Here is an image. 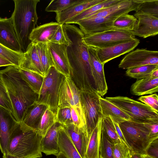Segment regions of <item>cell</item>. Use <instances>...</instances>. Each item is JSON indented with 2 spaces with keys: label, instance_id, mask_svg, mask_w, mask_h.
<instances>
[{
  "label": "cell",
  "instance_id": "10",
  "mask_svg": "<svg viewBox=\"0 0 158 158\" xmlns=\"http://www.w3.org/2000/svg\"><path fill=\"white\" fill-rule=\"evenodd\" d=\"M158 65V52L137 49L130 52L120 61L118 67L123 69L144 65Z\"/></svg>",
  "mask_w": 158,
  "mask_h": 158
},
{
  "label": "cell",
  "instance_id": "3",
  "mask_svg": "<svg viewBox=\"0 0 158 158\" xmlns=\"http://www.w3.org/2000/svg\"><path fill=\"white\" fill-rule=\"evenodd\" d=\"M15 8L10 17L22 52L31 43L30 35L35 27L38 17L36 6L39 0H14Z\"/></svg>",
  "mask_w": 158,
  "mask_h": 158
},
{
  "label": "cell",
  "instance_id": "1",
  "mask_svg": "<svg viewBox=\"0 0 158 158\" xmlns=\"http://www.w3.org/2000/svg\"><path fill=\"white\" fill-rule=\"evenodd\" d=\"M69 44L67 51L69 60L79 86L97 93L92 77L88 46L83 40L85 35L73 25L63 24Z\"/></svg>",
  "mask_w": 158,
  "mask_h": 158
},
{
  "label": "cell",
  "instance_id": "15",
  "mask_svg": "<svg viewBox=\"0 0 158 158\" xmlns=\"http://www.w3.org/2000/svg\"><path fill=\"white\" fill-rule=\"evenodd\" d=\"M139 40L135 38L110 47L95 48L100 61L104 65L109 61L131 52L139 45Z\"/></svg>",
  "mask_w": 158,
  "mask_h": 158
},
{
  "label": "cell",
  "instance_id": "22",
  "mask_svg": "<svg viewBox=\"0 0 158 158\" xmlns=\"http://www.w3.org/2000/svg\"><path fill=\"white\" fill-rule=\"evenodd\" d=\"M60 25L57 22H51L38 26L31 32L30 40L35 44L49 42Z\"/></svg>",
  "mask_w": 158,
  "mask_h": 158
},
{
  "label": "cell",
  "instance_id": "46",
  "mask_svg": "<svg viewBox=\"0 0 158 158\" xmlns=\"http://www.w3.org/2000/svg\"><path fill=\"white\" fill-rule=\"evenodd\" d=\"M113 122L117 133L118 136L121 141L124 142L127 145L126 142L123 135L122 132L119 127L118 123H117L114 122V121H113Z\"/></svg>",
  "mask_w": 158,
  "mask_h": 158
},
{
  "label": "cell",
  "instance_id": "24",
  "mask_svg": "<svg viewBox=\"0 0 158 158\" xmlns=\"http://www.w3.org/2000/svg\"><path fill=\"white\" fill-rule=\"evenodd\" d=\"M131 94L136 96L151 94L158 91V78H153L151 76L137 79L131 85Z\"/></svg>",
  "mask_w": 158,
  "mask_h": 158
},
{
  "label": "cell",
  "instance_id": "40",
  "mask_svg": "<svg viewBox=\"0 0 158 158\" xmlns=\"http://www.w3.org/2000/svg\"><path fill=\"white\" fill-rule=\"evenodd\" d=\"M0 106L9 111L15 118L14 111L10 98L5 86L0 78Z\"/></svg>",
  "mask_w": 158,
  "mask_h": 158
},
{
  "label": "cell",
  "instance_id": "14",
  "mask_svg": "<svg viewBox=\"0 0 158 158\" xmlns=\"http://www.w3.org/2000/svg\"><path fill=\"white\" fill-rule=\"evenodd\" d=\"M19 123L9 111L0 106V149L3 154L7 153L11 136Z\"/></svg>",
  "mask_w": 158,
  "mask_h": 158
},
{
  "label": "cell",
  "instance_id": "7",
  "mask_svg": "<svg viewBox=\"0 0 158 158\" xmlns=\"http://www.w3.org/2000/svg\"><path fill=\"white\" fill-rule=\"evenodd\" d=\"M63 76L53 66L51 67L44 78L38 95L36 102L47 106L56 115L58 108L59 92Z\"/></svg>",
  "mask_w": 158,
  "mask_h": 158
},
{
  "label": "cell",
  "instance_id": "36",
  "mask_svg": "<svg viewBox=\"0 0 158 158\" xmlns=\"http://www.w3.org/2000/svg\"><path fill=\"white\" fill-rule=\"evenodd\" d=\"M24 53L17 52L0 44V56L19 67L23 59Z\"/></svg>",
  "mask_w": 158,
  "mask_h": 158
},
{
  "label": "cell",
  "instance_id": "2",
  "mask_svg": "<svg viewBox=\"0 0 158 158\" xmlns=\"http://www.w3.org/2000/svg\"><path fill=\"white\" fill-rule=\"evenodd\" d=\"M0 78L10 98L15 118L20 123L27 109L36 102L38 94L22 79L19 67L12 65L0 70Z\"/></svg>",
  "mask_w": 158,
  "mask_h": 158
},
{
  "label": "cell",
  "instance_id": "34",
  "mask_svg": "<svg viewBox=\"0 0 158 158\" xmlns=\"http://www.w3.org/2000/svg\"><path fill=\"white\" fill-rule=\"evenodd\" d=\"M136 14H145L158 18V0H139Z\"/></svg>",
  "mask_w": 158,
  "mask_h": 158
},
{
  "label": "cell",
  "instance_id": "16",
  "mask_svg": "<svg viewBox=\"0 0 158 158\" xmlns=\"http://www.w3.org/2000/svg\"><path fill=\"white\" fill-rule=\"evenodd\" d=\"M136 24L131 33L135 36L145 38L158 34V18L145 14H134Z\"/></svg>",
  "mask_w": 158,
  "mask_h": 158
},
{
  "label": "cell",
  "instance_id": "17",
  "mask_svg": "<svg viewBox=\"0 0 158 158\" xmlns=\"http://www.w3.org/2000/svg\"><path fill=\"white\" fill-rule=\"evenodd\" d=\"M0 44L12 50L23 53L10 17L3 18L0 17Z\"/></svg>",
  "mask_w": 158,
  "mask_h": 158
},
{
  "label": "cell",
  "instance_id": "45",
  "mask_svg": "<svg viewBox=\"0 0 158 158\" xmlns=\"http://www.w3.org/2000/svg\"><path fill=\"white\" fill-rule=\"evenodd\" d=\"M144 154L154 158H158V138L150 143Z\"/></svg>",
  "mask_w": 158,
  "mask_h": 158
},
{
  "label": "cell",
  "instance_id": "51",
  "mask_svg": "<svg viewBox=\"0 0 158 158\" xmlns=\"http://www.w3.org/2000/svg\"><path fill=\"white\" fill-rule=\"evenodd\" d=\"M56 156V158H68L61 152H60L58 155Z\"/></svg>",
  "mask_w": 158,
  "mask_h": 158
},
{
  "label": "cell",
  "instance_id": "4",
  "mask_svg": "<svg viewBox=\"0 0 158 158\" xmlns=\"http://www.w3.org/2000/svg\"><path fill=\"white\" fill-rule=\"evenodd\" d=\"M42 138L37 130L19 123L11 136L7 153L19 158H41Z\"/></svg>",
  "mask_w": 158,
  "mask_h": 158
},
{
  "label": "cell",
  "instance_id": "31",
  "mask_svg": "<svg viewBox=\"0 0 158 158\" xmlns=\"http://www.w3.org/2000/svg\"><path fill=\"white\" fill-rule=\"evenodd\" d=\"M36 46L45 77L50 68L53 66L48 43H39L36 44Z\"/></svg>",
  "mask_w": 158,
  "mask_h": 158
},
{
  "label": "cell",
  "instance_id": "39",
  "mask_svg": "<svg viewBox=\"0 0 158 158\" xmlns=\"http://www.w3.org/2000/svg\"><path fill=\"white\" fill-rule=\"evenodd\" d=\"M56 121L63 126L73 124L71 115V107H58Z\"/></svg>",
  "mask_w": 158,
  "mask_h": 158
},
{
  "label": "cell",
  "instance_id": "50",
  "mask_svg": "<svg viewBox=\"0 0 158 158\" xmlns=\"http://www.w3.org/2000/svg\"><path fill=\"white\" fill-rule=\"evenodd\" d=\"M3 158H22L15 156L8 153L3 154Z\"/></svg>",
  "mask_w": 158,
  "mask_h": 158
},
{
  "label": "cell",
  "instance_id": "44",
  "mask_svg": "<svg viewBox=\"0 0 158 158\" xmlns=\"http://www.w3.org/2000/svg\"><path fill=\"white\" fill-rule=\"evenodd\" d=\"M138 100L158 112V96L157 94L142 96Z\"/></svg>",
  "mask_w": 158,
  "mask_h": 158
},
{
  "label": "cell",
  "instance_id": "35",
  "mask_svg": "<svg viewBox=\"0 0 158 158\" xmlns=\"http://www.w3.org/2000/svg\"><path fill=\"white\" fill-rule=\"evenodd\" d=\"M56 122V115L48 107L41 118L37 130L43 137Z\"/></svg>",
  "mask_w": 158,
  "mask_h": 158
},
{
  "label": "cell",
  "instance_id": "48",
  "mask_svg": "<svg viewBox=\"0 0 158 158\" xmlns=\"http://www.w3.org/2000/svg\"><path fill=\"white\" fill-rule=\"evenodd\" d=\"M129 158H143L142 154L132 152L130 150L129 152Z\"/></svg>",
  "mask_w": 158,
  "mask_h": 158
},
{
  "label": "cell",
  "instance_id": "33",
  "mask_svg": "<svg viewBox=\"0 0 158 158\" xmlns=\"http://www.w3.org/2000/svg\"><path fill=\"white\" fill-rule=\"evenodd\" d=\"M158 68V65L149 64L127 69L126 75L132 78L139 79L150 76L152 71Z\"/></svg>",
  "mask_w": 158,
  "mask_h": 158
},
{
  "label": "cell",
  "instance_id": "43",
  "mask_svg": "<svg viewBox=\"0 0 158 158\" xmlns=\"http://www.w3.org/2000/svg\"><path fill=\"white\" fill-rule=\"evenodd\" d=\"M49 42L60 44H64L67 46L69 45V43L65 35L63 24H60Z\"/></svg>",
  "mask_w": 158,
  "mask_h": 158
},
{
  "label": "cell",
  "instance_id": "19",
  "mask_svg": "<svg viewBox=\"0 0 158 158\" xmlns=\"http://www.w3.org/2000/svg\"><path fill=\"white\" fill-rule=\"evenodd\" d=\"M20 69L36 73L45 77L37 51L36 44L31 42L24 53L23 59L19 66Z\"/></svg>",
  "mask_w": 158,
  "mask_h": 158
},
{
  "label": "cell",
  "instance_id": "25",
  "mask_svg": "<svg viewBox=\"0 0 158 158\" xmlns=\"http://www.w3.org/2000/svg\"><path fill=\"white\" fill-rule=\"evenodd\" d=\"M102 117L110 116L113 121L119 122L131 120L129 117L120 109L105 98H99Z\"/></svg>",
  "mask_w": 158,
  "mask_h": 158
},
{
  "label": "cell",
  "instance_id": "11",
  "mask_svg": "<svg viewBox=\"0 0 158 158\" xmlns=\"http://www.w3.org/2000/svg\"><path fill=\"white\" fill-rule=\"evenodd\" d=\"M73 106L82 110L80 89L72 77L64 76L59 92L58 107Z\"/></svg>",
  "mask_w": 158,
  "mask_h": 158
},
{
  "label": "cell",
  "instance_id": "42",
  "mask_svg": "<svg viewBox=\"0 0 158 158\" xmlns=\"http://www.w3.org/2000/svg\"><path fill=\"white\" fill-rule=\"evenodd\" d=\"M131 150L122 141L114 144L113 154L114 158H129Z\"/></svg>",
  "mask_w": 158,
  "mask_h": 158
},
{
  "label": "cell",
  "instance_id": "32",
  "mask_svg": "<svg viewBox=\"0 0 158 158\" xmlns=\"http://www.w3.org/2000/svg\"><path fill=\"white\" fill-rule=\"evenodd\" d=\"M114 144L104 131L101 128L99 149L100 158H114Z\"/></svg>",
  "mask_w": 158,
  "mask_h": 158
},
{
  "label": "cell",
  "instance_id": "18",
  "mask_svg": "<svg viewBox=\"0 0 158 158\" xmlns=\"http://www.w3.org/2000/svg\"><path fill=\"white\" fill-rule=\"evenodd\" d=\"M63 126L56 122L42 138L40 143L41 152L46 155L57 156L60 152L58 145L60 132Z\"/></svg>",
  "mask_w": 158,
  "mask_h": 158
},
{
  "label": "cell",
  "instance_id": "26",
  "mask_svg": "<svg viewBox=\"0 0 158 158\" xmlns=\"http://www.w3.org/2000/svg\"><path fill=\"white\" fill-rule=\"evenodd\" d=\"M58 145L60 151L68 158H82L63 126L60 132Z\"/></svg>",
  "mask_w": 158,
  "mask_h": 158
},
{
  "label": "cell",
  "instance_id": "20",
  "mask_svg": "<svg viewBox=\"0 0 158 158\" xmlns=\"http://www.w3.org/2000/svg\"><path fill=\"white\" fill-rule=\"evenodd\" d=\"M103 0H78L64 10L56 13V19L60 24H63L85 10Z\"/></svg>",
  "mask_w": 158,
  "mask_h": 158
},
{
  "label": "cell",
  "instance_id": "21",
  "mask_svg": "<svg viewBox=\"0 0 158 158\" xmlns=\"http://www.w3.org/2000/svg\"><path fill=\"white\" fill-rule=\"evenodd\" d=\"M63 127L81 156L82 158H85L89 141L86 128L78 127L73 124Z\"/></svg>",
  "mask_w": 158,
  "mask_h": 158
},
{
  "label": "cell",
  "instance_id": "6",
  "mask_svg": "<svg viewBox=\"0 0 158 158\" xmlns=\"http://www.w3.org/2000/svg\"><path fill=\"white\" fill-rule=\"evenodd\" d=\"M105 98L123 110L132 121L143 123L158 122V113L142 102L119 96Z\"/></svg>",
  "mask_w": 158,
  "mask_h": 158
},
{
  "label": "cell",
  "instance_id": "5",
  "mask_svg": "<svg viewBox=\"0 0 158 158\" xmlns=\"http://www.w3.org/2000/svg\"><path fill=\"white\" fill-rule=\"evenodd\" d=\"M149 123H141L129 120L118 123L126 144L132 152L145 154L148 146L155 139L150 136Z\"/></svg>",
  "mask_w": 158,
  "mask_h": 158
},
{
  "label": "cell",
  "instance_id": "37",
  "mask_svg": "<svg viewBox=\"0 0 158 158\" xmlns=\"http://www.w3.org/2000/svg\"><path fill=\"white\" fill-rule=\"evenodd\" d=\"M101 128L112 140L114 144L122 141L117 133L113 121L110 116L102 117Z\"/></svg>",
  "mask_w": 158,
  "mask_h": 158
},
{
  "label": "cell",
  "instance_id": "13",
  "mask_svg": "<svg viewBox=\"0 0 158 158\" xmlns=\"http://www.w3.org/2000/svg\"><path fill=\"white\" fill-rule=\"evenodd\" d=\"M88 48L92 77L97 93L100 96H103L108 90L104 70V65L100 61L95 48L88 46Z\"/></svg>",
  "mask_w": 158,
  "mask_h": 158
},
{
  "label": "cell",
  "instance_id": "27",
  "mask_svg": "<svg viewBox=\"0 0 158 158\" xmlns=\"http://www.w3.org/2000/svg\"><path fill=\"white\" fill-rule=\"evenodd\" d=\"M102 118H100L89 137L85 158H100L99 149Z\"/></svg>",
  "mask_w": 158,
  "mask_h": 158
},
{
  "label": "cell",
  "instance_id": "29",
  "mask_svg": "<svg viewBox=\"0 0 158 158\" xmlns=\"http://www.w3.org/2000/svg\"><path fill=\"white\" fill-rule=\"evenodd\" d=\"M19 71L22 79L30 88L38 95L40 93L44 77L36 73L19 68Z\"/></svg>",
  "mask_w": 158,
  "mask_h": 158
},
{
  "label": "cell",
  "instance_id": "28",
  "mask_svg": "<svg viewBox=\"0 0 158 158\" xmlns=\"http://www.w3.org/2000/svg\"><path fill=\"white\" fill-rule=\"evenodd\" d=\"M119 1L103 0L102 2L85 10L67 22L65 24H76L78 21L86 19L100 10L112 5Z\"/></svg>",
  "mask_w": 158,
  "mask_h": 158
},
{
  "label": "cell",
  "instance_id": "49",
  "mask_svg": "<svg viewBox=\"0 0 158 158\" xmlns=\"http://www.w3.org/2000/svg\"><path fill=\"white\" fill-rule=\"evenodd\" d=\"M150 76L153 78H158V68L152 71Z\"/></svg>",
  "mask_w": 158,
  "mask_h": 158
},
{
  "label": "cell",
  "instance_id": "38",
  "mask_svg": "<svg viewBox=\"0 0 158 158\" xmlns=\"http://www.w3.org/2000/svg\"><path fill=\"white\" fill-rule=\"evenodd\" d=\"M78 0H52L48 5L45 10L48 12H60L70 6Z\"/></svg>",
  "mask_w": 158,
  "mask_h": 158
},
{
  "label": "cell",
  "instance_id": "9",
  "mask_svg": "<svg viewBox=\"0 0 158 158\" xmlns=\"http://www.w3.org/2000/svg\"><path fill=\"white\" fill-rule=\"evenodd\" d=\"M135 38L130 31L111 29L85 35L83 39L88 46L95 48H103L125 42Z\"/></svg>",
  "mask_w": 158,
  "mask_h": 158
},
{
  "label": "cell",
  "instance_id": "12",
  "mask_svg": "<svg viewBox=\"0 0 158 158\" xmlns=\"http://www.w3.org/2000/svg\"><path fill=\"white\" fill-rule=\"evenodd\" d=\"M53 63V67L64 76L73 77V71L69 63L67 51V46L51 42L48 43Z\"/></svg>",
  "mask_w": 158,
  "mask_h": 158
},
{
  "label": "cell",
  "instance_id": "23",
  "mask_svg": "<svg viewBox=\"0 0 158 158\" xmlns=\"http://www.w3.org/2000/svg\"><path fill=\"white\" fill-rule=\"evenodd\" d=\"M48 107L45 105L35 102L27 109L20 124L37 130L41 118Z\"/></svg>",
  "mask_w": 158,
  "mask_h": 158
},
{
  "label": "cell",
  "instance_id": "41",
  "mask_svg": "<svg viewBox=\"0 0 158 158\" xmlns=\"http://www.w3.org/2000/svg\"><path fill=\"white\" fill-rule=\"evenodd\" d=\"M71 115L73 124L75 126L86 129L85 119L82 110L76 106L71 107Z\"/></svg>",
  "mask_w": 158,
  "mask_h": 158
},
{
  "label": "cell",
  "instance_id": "8",
  "mask_svg": "<svg viewBox=\"0 0 158 158\" xmlns=\"http://www.w3.org/2000/svg\"><path fill=\"white\" fill-rule=\"evenodd\" d=\"M81 105L86 123L87 136L89 139L91 133L102 117L99 98L96 92L79 87Z\"/></svg>",
  "mask_w": 158,
  "mask_h": 158
},
{
  "label": "cell",
  "instance_id": "30",
  "mask_svg": "<svg viewBox=\"0 0 158 158\" xmlns=\"http://www.w3.org/2000/svg\"><path fill=\"white\" fill-rule=\"evenodd\" d=\"M137 21V19L134 15L124 14L119 16L113 22L111 29L131 31L134 30Z\"/></svg>",
  "mask_w": 158,
  "mask_h": 158
},
{
  "label": "cell",
  "instance_id": "47",
  "mask_svg": "<svg viewBox=\"0 0 158 158\" xmlns=\"http://www.w3.org/2000/svg\"><path fill=\"white\" fill-rule=\"evenodd\" d=\"M14 65L12 64L0 56V67Z\"/></svg>",
  "mask_w": 158,
  "mask_h": 158
},
{
  "label": "cell",
  "instance_id": "52",
  "mask_svg": "<svg viewBox=\"0 0 158 158\" xmlns=\"http://www.w3.org/2000/svg\"><path fill=\"white\" fill-rule=\"evenodd\" d=\"M142 156L143 158H154L151 156H150L145 154H142Z\"/></svg>",
  "mask_w": 158,
  "mask_h": 158
}]
</instances>
